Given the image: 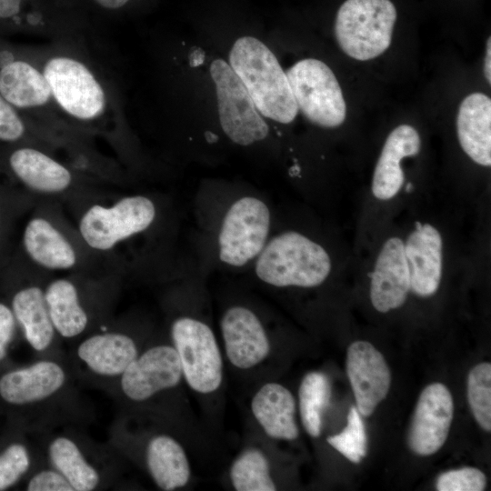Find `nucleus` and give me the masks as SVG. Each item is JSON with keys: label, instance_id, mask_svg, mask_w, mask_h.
Listing matches in <instances>:
<instances>
[{"label": "nucleus", "instance_id": "3", "mask_svg": "<svg viewBox=\"0 0 491 491\" xmlns=\"http://www.w3.org/2000/svg\"><path fill=\"white\" fill-rule=\"evenodd\" d=\"M0 95L28 121L57 140L85 169L100 165L91 137L75 128L57 106L34 46L0 49Z\"/></svg>", "mask_w": 491, "mask_h": 491}, {"label": "nucleus", "instance_id": "6", "mask_svg": "<svg viewBox=\"0 0 491 491\" xmlns=\"http://www.w3.org/2000/svg\"><path fill=\"white\" fill-rule=\"evenodd\" d=\"M205 61L219 134L240 149H269L271 125L258 113L225 56L205 52Z\"/></svg>", "mask_w": 491, "mask_h": 491}, {"label": "nucleus", "instance_id": "22", "mask_svg": "<svg viewBox=\"0 0 491 491\" xmlns=\"http://www.w3.org/2000/svg\"><path fill=\"white\" fill-rule=\"evenodd\" d=\"M23 243L31 260L47 270H70L79 263V253L74 243L45 216H35L27 222Z\"/></svg>", "mask_w": 491, "mask_h": 491}, {"label": "nucleus", "instance_id": "16", "mask_svg": "<svg viewBox=\"0 0 491 491\" xmlns=\"http://www.w3.org/2000/svg\"><path fill=\"white\" fill-rule=\"evenodd\" d=\"M346 374L362 416L373 414L389 391L391 372L383 355L367 341H355L347 348Z\"/></svg>", "mask_w": 491, "mask_h": 491}, {"label": "nucleus", "instance_id": "11", "mask_svg": "<svg viewBox=\"0 0 491 491\" xmlns=\"http://www.w3.org/2000/svg\"><path fill=\"white\" fill-rule=\"evenodd\" d=\"M92 28V23L65 0H0V29L48 41Z\"/></svg>", "mask_w": 491, "mask_h": 491}, {"label": "nucleus", "instance_id": "39", "mask_svg": "<svg viewBox=\"0 0 491 491\" xmlns=\"http://www.w3.org/2000/svg\"><path fill=\"white\" fill-rule=\"evenodd\" d=\"M484 72L486 81L491 83V39L488 37L486 41V51L485 57Z\"/></svg>", "mask_w": 491, "mask_h": 491}, {"label": "nucleus", "instance_id": "24", "mask_svg": "<svg viewBox=\"0 0 491 491\" xmlns=\"http://www.w3.org/2000/svg\"><path fill=\"white\" fill-rule=\"evenodd\" d=\"M456 133L463 151L476 164L491 165V99L472 93L461 102L456 116Z\"/></svg>", "mask_w": 491, "mask_h": 491}, {"label": "nucleus", "instance_id": "25", "mask_svg": "<svg viewBox=\"0 0 491 491\" xmlns=\"http://www.w3.org/2000/svg\"><path fill=\"white\" fill-rule=\"evenodd\" d=\"M147 471L155 486L164 491L185 486L191 477V466L182 445L173 436L158 434L145 446Z\"/></svg>", "mask_w": 491, "mask_h": 491}, {"label": "nucleus", "instance_id": "19", "mask_svg": "<svg viewBox=\"0 0 491 491\" xmlns=\"http://www.w3.org/2000/svg\"><path fill=\"white\" fill-rule=\"evenodd\" d=\"M410 292L404 239L392 235L382 244L370 273L369 296L380 313L401 307Z\"/></svg>", "mask_w": 491, "mask_h": 491}, {"label": "nucleus", "instance_id": "9", "mask_svg": "<svg viewBox=\"0 0 491 491\" xmlns=\"http://www.w3.org/2000/svg\"><path fill=\"white\" fill-rule=\"evenodd\" d=\"M158 212L155 202L145 195L124 196L111 205H92L79 219L78 233L92 250L108 252L150 229Z\"/></svg>", "mask_w": 491, "mask_h": 491}, {"label": "nucleus", "instance_id": "20", "mask_svg": "<svg viewBox=\"0 0 491 491\" xmlns=\"http://www.w3.org/2000/svg\"><path fill=\"white\" fill-rule=\"evenodd\" d=\"M136 340L123 331H105L85 337L75 348V357L92 374L119 378L139 355Z\"/></svg>", "mask_w": 491, "mask_h": 491}, {"label": "nucleus", "instance_id": "18", "mask_svg": "<svg viewBox=\"0 0 491 491\" xmlns=\"http://www.w3.org/2000/svg\"><path fill=\"white\" fill-rule=\"evenodd\" d=\"M410 276V292L423 298L434 296L444 270V241L436 226L416 223L404 239Z\"/></svg>", "mask_w": 491, "mask_h": 491}, {"label": "nucleus", "instance_id": "12", "mask_svg": "<svg viewBox=\"0 0 491 491\" xmlns=\"http://www.w3.org/2000/svg\"><path fill=\"white\" fill-rule=\"evenodd\" d=\"M118 379L126 399L145 402L176 387L183 380L178 355L172 344L152 346L140 352Z\"/></svg>", "mask_w": 491, "mask_h": 491}, {"label": "nucleus", "instance_id": "28", "mask_svg": "<svg viewBox=\"0 0 491 491\" xmlns=\"http://www.w3.org/2000/svg\"><path fill=\"white\" fill-rule=\"evenodd\" d=\"M46 452L50 466L67 479L75 491H92L100 486V471L71 436H54L48 442Z\"/></svg>", "mask_w": 491, "mask_h": 491}, {"label": "nucleus", "instance_id": "36", "mask_svg": "<svg viewBox=\"0 0 491 491\" xmlns=\"http://www.w3.org/2000/svg\"><path fill=\"white\" fill-rule=\"evenodd\" d=\"M486 486L485 474L475 467H462L440 474L436 482L438 491H482Z\"/></svg>", "mask_w": 491, "mask_h": 491}, {"label": "nucleus", "instance_id": "13", "mask_svg": "<svg viewBox=\"0 0 491 491\" xmlns=\"http://www.w3.org/2000/svg\"><path fill=\"white\" fill-rule=\"evenodd\" d=\"M220 332L225 356L235 368H253L270 354L271 345L266 326L247 305L227 306L220 318Z\"/></svg>", "mask_w": 491, "mask_h": 491}, {"label": "nucleus", "instance_id": "10", "mask_svg": "<svg viewBox=\"0 0 491 491\" xmlns=\"http://www.w3.org/2000/svg\"><path fill=\"white\" fill-rule=\"evenodd\" d=\"M298 112L322 128L341 125L346 105L332 69L323 61L304 58L286 70Z\"/></svg>", "mask_w": 491, "mask_h": 491}, {"label": "nucleus", "instance_id": "4", "mask_svg": "<svg viewBox=\"0 0 491 491\" xmlns=\"http://www.w3.org/2000/svg\"><path fill=\"white\" fill-rule=\"evenodd\" d=\"M224 56L270 125H289L296 119L298 109L286 70L266 41L254 34L238 35Z\"/></svg>", "mask_w": 491, "mask_h": 491}, {"label": "nucleus", "instance_id": "34", "mask_svg": "<svg viewBox=\"0 0 491 491\" xmlns=\"http://www.w3.org/2000/svg\"><path fill=\"white\" fill-rule=\"evenodd\" d=\"M327 443L349 461L358 464L366 456L367 438L362 416L356 406L347 415V423L339 434L326 438Z\"/></svg>", "mask_w": 491, "mask_h": 491}, {"label": "nucleus", "instance_id": "1", "mask_svg": "<svg viewBox=\"0 0 491 491\" xmlns=\"http://www.w3.org/2000/svg\"><path fill=\"white\" fill-rule=\"evenodd\" d=\"M91 33H81L33 45L54 99L65 117L88 136L101 135L123 157L133 155L132 135L120 89L91 45Z\"/></svg>", "mask_w": 491, "mask_h": 491}, {"label": "nucleus", "instance_id": "27", "mask_svg": "<svg viewBox=\"0 0 491 491\" xmlns=\"http://www.w3.org/2000/svg\"><path fill=\"white\" fill-rule=\"evenodd\" d=\"M12 311L30 346L39 353L47 351L57 335L49 316L44 288L31 285L18 290L12 299Z\"/></svg>", "mask_w": 491, "mask_h": 491}, {"label": "nucleus", "instance_id": "14", "mask_svg": "<svg viewBox=\"0 0 491 491\" xmlns=\"http://www.w3.org/2000/svg\"><path fill=\"white\" fill-rule=\"evenodd\" d=\"M454 403L449 389L432 383L421 392L407 435V444L417 456H430L445 444L453 420Z\"/></svg>", "mask_w": 491, "mask_h": 491}, {"label": "nucleus", "instance_id": "38", "mask_svg": "<svg viewBox=\"0 0 491 491\" xmlns=\"http://www.w3.org/2000/svg\"><path fill=\"white\" fill-rule=\"evenodd\" d=\"M16 319L10 307L0 303V361L7 354L8 346L14 337Z\"/></svg>", "mask_w": 491, "mask_h": 491}, {"label": "nucleus", "instance_id": "31", "mask_svg": "<svg viewBox=\"0 0 491 491\" xmlns=\"http://www.w3.org/2000/svg\"><path fill=\"white\" fill-rule=\"evenodd\" d=\"M0 141H25L54 154L62 145L45 131L28 121L0 95Z\"/></svg>", "mask_w": 491, "mask_h": 491}, {"label": "nucleus", "instance_id": "37", "mask_svg": "<svg viewBox=\"0 0 491 491\" xmlns=\"http://www.w3.org/2000/svg\"><path fill=\"white\" fill-rule=\"evenodd\" d=\"M25 489L28 491H75L67 479L51 466L35 473Z\"/></svg>", "mask_w": 491, "mask_h": 491}, {"label": "nucleus", "instance_id": "29", "mask_svg": "<svg viewBox=\"0 0 491 491\" xmlns=\"http://www.w3.org/2000/svg\"><path fill=\"white\" fill-rule=\"evenodd\" d=\"M331 398L328 376L319 371L307 373L298 389V407L302 425L312 437L322 431L323 416Z\"/></svg>", "mask_w": 491, "mask_h": 491}, {"label": "nucleus", "instance_id": "7", "mask_svg": "<svg viewBox=\"0 0 491 491\" xmlns=\"http://www.w3.org/2000/svg\"><path fill=\"white\" fill-rule=\"evenodd\" d=\"M169 334L187 386L202 395L217 391L223 383L224 362L212 327L200 317L181 314L171 321Z\"/></svg>", "mask_w": 491, "mask_h": 491}, {"label": "nucleus", "instance_id": "2", "mask_svg": "<svg viewBox=\"0 0 491 491\" xmlns=\"http://www.w3.org/2000/svg\"><path fill=\"white\" fill-rule=\"evenodd\" d=\"M200 210L206 256L227 270L249 269L275 227L266 198L245 187H221Z\"/></svg>", "mask_w": 491, "mask_h": 491}, {"label": "nucleus", "instance_id": "21", "mask_svg": "<svg viewBox=\"0 0 491 491\" xmlns=\"http://www.w3.org/2000/svg\"><path fill=\"white\" fill-rule=\"evenodd\" d=\"M420 149V135L409 125H400L388 135L372 177L371 191L376 199L389 201L399 194L405 183L401 161L416 155Z\"/></svg>", "mask_w": 491, "mask_h": 491}, {"label": "nucleus", "instance_id": "8", "mask_svg": "<svg viewBox=\"0 0 491 491\" xmlns=\"http://www.w3.org/2000/svg\"><path fill=\"white\" fill-rule=\"evenodd\" d=\"M396 9L391 0H346L335 21V35L350 57L366 61L390 45Z\"/></svg>", "mask_w": 491, "mask_h": 491}, {"label": "nucleus", "instance_id": "32", "mask_svg": "<svg viewBox=\"0 0 491 491\" xmlns=\"http://www.w3.org/2000/svg\"><path fill=\"white\" fill-rule=\"evenodd\" d=\"M467 399L477 424L491 431V365L484 362L474 366L467 376Z\"/></svg>", "mask_w": 491, "mask_h": 491}, {"label": "nucleus", "instance_id": "23", "mask_svg": "<svg viewBox=\"0 0 491 491\" xmlns=\"http://www.w3.org/2000/svg\"><path fill=\"white\" fill-rule=\"evenodd\" d=\"M251 412L266 436L278 440H295L299 429L293 394L276 382L264 384L250 403Z\"/></svg>", "mask_w": 491, "mask_h": 491}, {"label": "nucleus", "instance_id": "5", "mask_svg": "<svg viewBox=\"0 0 491 491\" xmlns=\"http://www.w3.org/2000/svg\"><path fill=\"white\" fill-rule=\"evenodd\" d=\"M249 269L266 286L307 289L317 287L328 279L333 259L327 248L307 233L274 227Z\"/></svg>", "mask_w": 491, "mask_h": 491}, {"label": "nucleus", "instance_id": "26", "mask_svg": "<svg viewBox=\"0 0 491 491\" xmlns=\"http://www.w3.org/2000/svg\"><path fill=\"white\" fill-rule=\"evenodd\" d=\"M44 290L56 335L74 339L84 334L89 326L90 316L77 285L70 278L58 277L50 281Z\"/></svg>", "mask_w": 491, "mask_h": 491}, {"label": "nucleus", "instance_id": "15", "mask_svg": "<svg viewBox=\"0 0 491 491\" xmlns=\"http://www.w3.org/2000/svg\"><path fill=\"white\" fill-rule=\"evenodd\" d=\"M68 382L61 363L42 358L4 374L0 377V396L15 406H41L58 396Z\"/></svg>", "mask_w": 491, "mask_h": 491}, {"label": "nucleus", "instance_id": "33", "mask_svg": "<svg viewBox=\"0 0 491 491\" xmlns=\"http://www.w3.org/2000/svg\"><path fill=\"white\" fill-rule=\"evenodd\" d=\"M93 25L98 20L125 17L149 7L156 0H65Z\"/></svg>", "mask_w": 491, "mask_h": 491}, {"label": "nucleus", "instance_id": "35", "mask_svg": "<svg viewBox=\"0 0 491 491\" xmlns=\"http://www.w3.org/2000/svg\"><path fill=\"white\" fill-rule=\"evenodd\" d=\"M30 466L31 456L26 446L21 443L9 445L0 454V491L13 486Z\"/></svg>", "mask_w": 491, "mask_h": 491}, {"label": "nucleus", "instance_id": "17", "mask_svg": "<svg viewBox=\"0 0 491 491\" xmlns=\"http://www.w3.org/2000/svg\"><path fill=\"white\" fill-rule=\"evenodd\" d=\"M7 162L19 181L40 194L65 193L79 181L78 170L73 165L35 145H24L15 148L9 154Z\"/></svg>", "mask_w": 491, "mask_h": 491}, {"label": "nucleus", "instance_id": "30", "mask_svg": "<svg viewBox=\"0 0 491 491\" xmlns=\"http://www.w3.org/2000/svg\"><path fill=\"white\" fill-rule=\"evenodd\" d=\"M229 476L236 491L276 490L269 460L256 447L246 448L238 455L230 466Z\"/></svg>", "mask_w": 491, "mask_h": 491}]
</instances>
